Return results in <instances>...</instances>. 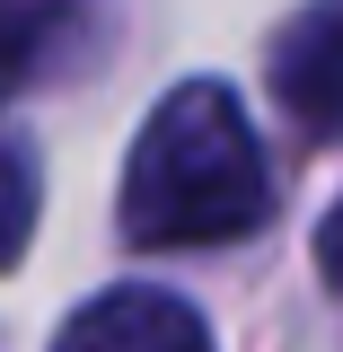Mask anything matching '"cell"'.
I'll return each instance as SVG.
<instances>
[{
    "label": "cell",
    "instance_id": "6da1fadb",
    "mask_svg": "<svg viewBox=\"0 0 343 352\" xmlns=\"http://www.w3.org/2000/svg\"><path fill=\"white\" fill-rule=\"evenodd\" d=\"M273 168L247 106L220 80H185L150 106L124 159V238L132 247H229L264 229Z\"/></svg>",
    "mask_w": 343,
    "mask_h": 352
},
{
    "label": "cell",
    "instance_id": "7a4b0ae2",
    "mask_svg": "<svg viewBox=\"0 0 343 352\" xmlns=\"http://www.w3.org/2000/svg\"><path fill=\"white\" fill-rule=\"evenodd\" d=\"M53 352H212V326L194 300H176L159 282H124V291H97L88 308H71Z\"/></svg>",
    "mask_w": 343,
    "mask_h": 352
},
{
    "label": "cell",
    "instance_id": "3957f363",
    "mask_svg": "<svg viewBox=\"0 0 343 352\" xmlns=\"http://www.w3.org/2000/svg\"><path fill=\"white\" fill-rule=\"evenodd\" d=\"M273 97L317 141L343 132V0H308L300 18L273 36Z\"/></svg>",
    "mask_w": 343,
    "mask_h": 352
},
{
    "label": "cell",
    "instance_id": "277c9868",
    "mask_svg": "<svg viewBox=\"0 0 343 352\" xmlns=\"http://www.w3.org/2000/svg\"><path fill=\"white\" fill-rule=\"evenodd\" d=\"M53 27H62V9H44V0H0V106L36 80Z\"/></svg>",
    "mask_w": 343,
    "mask_h": 352
},
{
    "label": "cell",
    "instance_id": "5b68a950",
    "mask_svg": "<svg viewBox=\"0 0 343 352\" xmlns=\"http://www.w3.org/2000/svg\"><path fill=\"white\" fill-rule=\"evenodd\" d=\"M36 203H44L36 150H27V141H0V264L27 256V238H36Z\"/></svg>",
    "mask_w": 343,
    "mask_h": 352
},
{
    "label": "cell",
    "instance_id": "8992f818",
    "mask_svg": "<svg viewBox=\"0 0 343 352\" xmlns=\"http://www.w3.org/2000/svg\"><path fill=\"white\" fill-rule=\"evenodd\" d=\"M317 273L343 291V194H335V212H326V229H317Z\"/></svg>",
    "mask_w": 343,
    "mask_h": 352
}]
</instances>
